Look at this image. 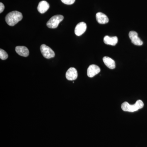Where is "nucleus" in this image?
Returning a JSON list of instances; mask_svg holds the SVG:
<instances>
[{"instance_id": "nucleus-1", "label": "nucleus", "mask_w": 147, "mask_h": 147, "mask_svg": "<svg viewBox=\"0 0 147 147\" xmlns=\"http://www.w3.org/2000/svg\"><path fill=\"white\" fill-rule=\"evenodd\" d=\"M23 18L22 13L19 11H15L9 12L6 16V22L9 26H13L21 21Z\"/></svg>"}, {"instance_id": "nucleus-2", "label": "nucleus", "mask_w": 147, "mask_h": 147, "mask_svg": "<svg viewBox=\"0 0 147 147\" xmlns=\"http://www.w3.org/2000/svg\"><path fill=\"white\" fill-rule=\"evenodd\" d=\"M144 106V103L141 100H137L133 105H130L128 102H124L122 104V110L125 112H134L142 109Z\"/></svg>"}, {"instance_id": "nucleus-3", "label": "nucleus", "mask_w": 147, "mask_h": 147, "mask_svg": "<svg viewBox=\"0 0 147 147\" xmlns=\"http://www.w3.org/2000/svg\"><path fill=\"white\" fill-rule=\"evenodd\" d=\"M64 17L61 15L53 16L47 21V26L50 28L55 29L57 28L59 24L63 20Z\"/></svg>"}, {"instance_id": "nucleus-4", "label": "nucleus", "mask_w": 147, "mask_h": 147, "mask_svg": "<svg viewBox=\"0 0 147 147\" xmlns=\"http://www.w3.org/2000/svg\"><path fill=\"white\" fill-rule=\"evenodd\" d=\"M40 50L42 55L46 59H51L55 57L54 51L45 44H42L40 46Z\"/></svg>"}, {"instance_id": "nucleus-5", "label": "nucleus", "mask_w": 147, "mask_h": 147, "mask_svg": "<svg viewBox=\"0 0 147 147\" xmlns=\"http://www.w3.org/2000/svg\"><path fill=\"white\" fill-rule=\"evenodd\" d=\"M129 36L131 39V42L134 45L138 46L143 45V41L138 37L137 32L133 31H130L129 33Z\"/></svg>"}, {"instance_id": "nucleus-6", "label": "nucleus", "mask_w": 147, "mask_h": 147, "mask_svg": "<svg viewBox=\"0 0 147 147\" xmlns=\"http://www.w3.org/2000/svg\"><path fill=\"white\" fill-rule=\"evenodd\" d=\"M100 71V67L96 65H90L87 70V75L90 78H92Z\"/></svg>"}, {"instance_id": "nucleus-7", "label": "nucleus", "mask_w": 147, "mask_h": 147, "mask_svg": "<svg viewBox=\"0 0 147 147\" xmlns=\"http://www.w3.org/2000/svg\"><path fill=\"white\" fill-rule=\"evenodd\" d=\"M86 24L84 22H80L75 27L74 33L77 36H80L86 32Z\"/></svg>"}, {"instance_id": "nucleus-8", "label": "nucleus", "mask_w": 147, "mask_h": 147, "mask_svg": "<svg viewBox=\"0 0 147 147\" xmlns=\"http://www.w3.org/2000/svg\"><path fill=\"white\" fill-rule=\"evenodd\" d=\"M78 77L77 70L74 67H70L66 73V78L69 81L76 80Z\"/></svg>"}, {"instance_id": "nucleus-9", "label": "nucleus", "mask_w": 147, "mask_h": 147, "mask_svg": "<svg viewBox=\"0 0 147 147\" xmlns=\"http://www.w3.org/2000/svg\"><path fill=\"white\" fill-rule=\"evenodd\" d=\"M50 8V5L45 1H40L38 4V6L37 9L40 13H43L48 10Z\"/></svg>"}, {"instance_id": "nucleus-10", "label": "nucleus", "mask_w": 147, "mask_h": 147, "mask_svg": "<svg viewBox=\"0 0 147 147\" xmlns=\"http://www.w3.org/2000/svg\"><path fill=\"white\" fill-rule=\"evenodd\" d=\"M16 53L22 57H27L29 55V51L27 47L25 46H18L15 48Z\"/></svg>"}, {"instance_id": "nucleus-11", "label": "nucleus", "mask_w": 147, "mask_h": 147, "mask_svg": "<svg viewBox=\"0 0 147 147\" xmlns=\"http://www.w3.org/2000/svg\"><path fill=\"white\" fill-rule=\"evenodd\" d=\"M96 21L99 24H107L109 22V18L108 16L102 12H98L96 15Z\"/></svg>"}, {"instance_id": "nucleus-12", "label": "nucleus", "mask_w": 147, "mask_h": 147, "mask_svg": "<svg viewBox=\"0 0 147 147\" xmlns=\"http://www.w3.org/2000/svg\"><path fill=\"white\" fill-rule=\"evenodd\" d=\"M104 43L108 45L115 46L117 43L118 39L117 36L110 37L105 36L103 39Z\"/></svg>"}, {"instance_id": "nucleus-13", "label": "nucleus", "mask_w": 147, "mask_h": 147, "mask_svg": "<svg viewBox=\"0 0 147 147\" xmlns=\"http://www.w3.org/2000/svg\"><path fill=\"white\" fill-rule=\"evenodd\" d=\"M102 60L105 65L108 68L110 69H114L115 68V63L113 59L109 57H105L102 59Z\"/></svg>"}, {"instance_id": "nucleus-14", "label": "nucleus", "mask_w": 147, "mask_h": 147, "mask_svg": "<svg viewBox=\"0 0 147 147\" xmlns=\"http://www.w3.org/2000/svg\"><path fill=\"white\" fill-rule=\"evenodd\" d=\"M8 55L5 50L3 49H0V58L1 59L5 60L8 58Z\"/></svg>"}, {"instance_id": "nucleus-15", "label": "nucleus", "mask_w": 147, "mask_h": 147, "mask_svg": "<svg viewBox=\"0 0 147 147\" xmlns=\"http://www.w3.org/2000/svg\"><path fill=\"white\" fill-rule=\"evenodd\" d=\"M61 1L65 4L71 5L75 2V0H61Z\"/></svg>"}, {"instance_id": "nucleus-16", "label": "nucleus", "mask_w": 147, "mask_h": 147, "mask_svg": "<svg viewBox=\"0 0 147 147\" xmlns=\"http://www.w3.org/2000/svg\"><path fill=\"white\" fill-rule=\"evenodd\" d=\"M5 6L3 3H0V13H1L4 10Z\"/></svg>"}]
</instances>
